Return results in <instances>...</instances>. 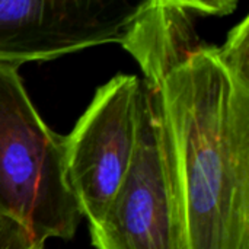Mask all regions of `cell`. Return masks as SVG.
Listing matches in <instances>:
<instances>
[{
    "label": "cell",
    "mask_w": 249,
    "mask_h": 249,
    "mask_svg": "<svg viewBox=\"0 0 249 249\" xmlns=\"http://www.w3.org/2000/svg\"><path fill=\"white\" fill-rule=\"evenodd\" d=\"M187 249H249V16L155 88Z\"/></svg>",
    "instance_id": "cell-1"
},
{
    "label": "cell",
    "mask_w": 249,
    "mask_h": 249,
    "mask_svg": "<svg viewBox=\"0 0 249 249\" xmlns=\"http://www.w3.org/2000/svg\"><path fill=\"white\" fill-rule=\"evenodd\" d=\"M0 214L41 245L73 239L83 219L67 178L64 137L42 121L10 66H0Z\"/></svg>",
    "instance_id": "cell-2"
},
{
    "label": "cell",
    "mask_w": 249,
    "mask_h": 249,
    "mask_svg": "<svg viewBox=\"0 0 249 249\" xmlns=\"http://www.w3.org/2000/svg\"><path fill=\"white\" fill-rule=\"evenodd\" d=\"M89 231L95 249H187L160 101L146 83L131 166L105 216Z\"/></svg>",
    "instance_id": "cell-3"
},
{
    "label": "cell",
    "mask_w": 249,
    "mask_h": 249,
    "mask_svg": "<svg viewBox=\"0 0 249 249\" xmlns=\"http://www.w3.org/2000/svg\"><path fill=\"white\" fill-rule=\"evenodd\" d=\"M143 88L137 76L117 74L64 136L67 178L89 226L102 220L131 166Z\"/></svg>",
    "instance_id": "cell-4"
},
{
    "label": "cell",
    "mask_w": 249,
    "mask_h": 249,
    "mask_svg": "<svg viewBox=\"0 0 249 249\" xmlns=\"http://www.w3.org/2000/svg\"><path fill=\"white\" fill-rule=\"evenodd\" d=\"M146 0H0V66L123 44Z\"/></svg>",
    "instance_id": "cell-5"
},
{
    "label": "cell",
    "mask_w": 249,
    "mask_h": 249,
    "mask_svg": "<svg viewBox=\"0 0 249 249\" xmlns=\"http://www.w3.org/2000/svg\"><path fill=\"white\" fill-rule=\"evenodd\" d=\"M236 7L238 3L231 0H146L121 47L140 64L144 83L156 88L172 67L201 45L197 20L225 16Z\"/></svg>",
    "instance_id": "cell-6"
},
{
    "label": "cell",
    "mask_w": 249,
    "mask_h": 249,
    "mask_svg": "<svg viewBox=\"0 0 249 249\" xmlns=\"http://www.w3.org/2000/svg\"><path fill=\"white\" fill-rule=\"evenodd\" d=\"M0 249H44L20 225L0 214Z\"/></svg>",
    "instance_id": "cell-7"
}]
</instances>
